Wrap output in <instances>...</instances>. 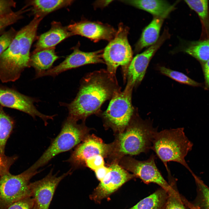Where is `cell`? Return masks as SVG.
<instances>
[{"label": "cell", "instance_id": "obj_30", "mask_svg": "<svg viewBox=\"0 0 209 209\" xmlns=\"http://www.w3.org/2000/svg\"><path fill=\"white\" fill-rule=\"evenodd\" d=\"M17 158L16 156H8L0 154V177L9 172L10 168Z\"/></svg>", "mask_w": 209, "mask_h": 209}, {"label": "cell", "instance_id": "obj_32", "mask_svg": "<svg viewBox=\"0 0 209 209\" xmlns=\"http://www.w3.org/2000/svg\"><path fill=\"white\" fill-rule=\"evenodd\" d=\"M104 157L101 155L92 156L87 159L85 163V166L94 171L104 165Z\"/></svg>", "mask_w": 209, "mask_h": 209}, {"label": "cell", "instance_id": "obj_20", "mask_svg": "<svg viewBox=\"0 0 209 209\" xmlns=\"http://www.w3.org/2000/svg\"><path fill=\"white\" fill-rule=\"evenodd\" d=\"M164 19L154 17L152 21L144 29L136 44L135 48L136 52L140 51L144 48L151 46L157 42Z\"/></svg>", "mask_w": 209, "mask_h": 209}, {"label": "cell", "instance_id": "obj_16", "mask_svg": "<svg viewBox=\"0 0 209 209\" xmlns=\"http://www.w3.org/2000/svg\"><path fill=\"white\" fill-rule=\"evenodd\" d=\"M73 35L67 26H63L60 22L53 21L50 29L38 38L32 53L55 47L57 44Z\"/></svg>", "mask_w": 209, "mask_h": 209}, {"label": "cell", "instance_id": "obj_34", "mask_svg": "<svg viewBox=\"0 0 209 209\" xmlns=\"http://www.w3.org/2000/svg\"><path fill=\"white\" fill-rule=\"evenodd\" d=\"M97 179L100 181H102L109 171V167L104 165L94 171Z\"/></svg>", "mask_w": 209, "mask_h": 209}, {"label": "cell", "instance_id": "obj_17", "mask_svg": "<svg viewBox=\"0 0 209 209\" xmlns=\"http://www.w3.org/2000/svg\"><path fill=\"white\" fill-rule=\"evenodd\" d=\"M125 1L131 5L150 13L154 17L164 19L167 17L175 8V4L172 5L165 0H132Z\"/></svg>", "mask_w": 209, "mask_h": 209}, {"label": "cell", "instance_id": "obj_14", "mask_svg": "<svg viewBox=\"0 0 209 209\" xmlns=\"http://www.w3.org/2000/svg\"><path fill=\"white\" fill-rule=\"evenodd\" d=\"M101 51L86 52L76 47L73 52L60 64L41 74L39 77L45 76H55L67 70L85 65L105 63Z\"/></svg>", "mask_w": 209, "mask_h": 209}, {"label": "cell", "instance_id": "obj_35", "mask_svg": "<svg viewBox=\"0 0 209 209\" xmlns=\"http://www.w3.org/2000/svg\"><path fill=\"white\" fill-rule=\"evenodd\" d=\"M203 69L205 80V88H209V60L203 63Z\"/></svg>", "mask_w": 209, "mask_h": 209}, {"label": "cell", "instance_id": "obj_33", "mask_svg": "<svg viewBox=\"0 0 209 209\" xmlns=\"http://www.w3.org/2000/svg\"><path fill=\"white\" fill-rule=\"evenodd\" d=\"M16 3L13 0H0V17L12 13V8L15 7Z\"/></svg>", "mask_w": 209, "mask_h": 209}, {"label": "cell", "instance_id": "obj_29", "mask_svg": "<svg viewBox=\"0 0 209 209\" xmlns=\"http://www.w3.org/2000/svg\"><path fill=\"white\" fill-rule=\"evenodd\" d=\"M17 32L12 27L0 36V55L9 46Z\"/></svg>", "mask_w": 209, "mask_h": 209}, {"label": "cell", "instance_id": "obj_22", "mask_svg": "<svg viewBox=\"0 0 209 209\" xmlns=\"http://www.w3.org/2000/svg\"><path fill=\"white\" fill-rule=\"evenodd\" d=\"M193 177L197 186V196L192 202L185 198V204L190 209H209V187L195 174Z\"/></svg>", "mask_w": 209, "mask_h": 209}, {"label": "cell", "instance_id": "obj_21", "mask_svg": "<svg viewBox=\"0 0 209 209\" xmlns=\"http://www.w3.org/2000/svg\"><path fill=\"white\" fill-rule=\"evenodd\" d=\"M168 192L161 188L129 209H164Z\"/></svg>", "mask_w": 209, "mask_h": 209}, {"label": "cell", "instance_id": "obj_10", "mask_svg": "<svg viewBox=\"0 0 209 209\" xmlns=\"http://www.w3.org/2000/svg\"><path fill=\"white\" fill-rule=\"evenodd\" d=\"M36 100L24 95L15 89L0 85V105L25 112L35 118H40L45 125L49 120H53L55 115H46L40 112L34 105Z\"/></svg>", "mask_w": 209, "mask_h": 209}, {"label": "cell", "instance_id": "obj_19", "mask_svg": "<svg viewBox=\"0 0 209 209\" xmlns=\"http://www.w3.org/2000/svg\"><path fill=\"white\" fill-rule=\"evenodd\" d=\"M59 58L55 47L42 50L30 54L29 64L36 72V77L51 69L54 62Z\"/></svg>", "mask_w": 209, "mask_h": 209}, {"label": "cell", "instance_id": "obj_27", "mask_svg": "<svg viewBox=\"0 0 209 209\" xmlns=\"http://www.w3.org/2000/svg\"><path fill=\"white\" fill-rule=\"evenodd\" d=\"M159 70L161 73L180 83L193 86H200L201 84L189 78L184 74L176 71L161 66Z\"/></svg>", "mask_w": 209, "mask_h": 209}, {"label": "cell", "instance_id": "obj_9", "mask_svg": "<svg viewBox=\"0 0 209 209\" xmlns=\"http://www.w3.org/2000/svg\"><path fill=\"white\" fill-rule=\"evenodd\" d=\"M109 171L89 196L91 200L100 204L126 182L136 178L114 161L108 167Z\"/></svg>", "mask_w": 209, "mask_h": 209}, {"label": "cell", "instance_id": "obj_4", "mask_svg": "<svg viewBox=\"0 0 209 209\" xmlns=\"http://www.w3.org/2000/svg\"><path fill=\"white\" fill-rule=\"evenodd\" d=\"M68 116L64 122L61 130L39 158L28 169L37 171L47 164L57 155L68 151L78 145L88 136V130L83 124Z\"/></svg>", "mask_w": 209, "mask_h": 209}, {"label": "cell", "instance_id": "obj_26", "mask_svg": "<svg viewBox=\"0 0 209 209\" xmlns=\"http://www.w3.org/2000/svg\"><path fill=\"white\" fill-rule=\"evenodd\" d=\"M186 3L197 14L206 31H209V16L207 0H185Z\"/></svg>", "mask_w": 209, "mask_h": 209}, {"label": "cell", "instance_id": "obj_28", "mask_svg": "<svg viewBox=\"0 0 209 209\" xmlns=\"http://www.w3.org/2000/svg\"><path fill=\"white\" fill-rule=\"evenodd\" d=\"M26 12L23 8L16 12L0 17V31L8 26L16 22L23 17V15Z\"/></svg>", "mask_w": 209, "mask_h": 209}, {"label": "cell", "instance_id": "obj_8", "mask_svg": "<svg viewBox=\"0 0 209 209\" xmlns=\"http://www.w3.org/2000/svg\"><path fill=\"white\" fill-rule=\"evenodd\" d=\"M156 156L152 154L147 159L136 160L131 156H125L120 161V165L130 171L136 178L140 179L146 184L153 183L168 191L170 185L165 179L155 163Z\"/></svg>", "mask_w": 209, "mask_h": 209}, {"label": "cell", "instance_id": "obj_13", "mask_svg": "<svg viewBox=\"0 0 209 209\" xmlns=\"http://www.w3.org/2000/svg\"><path fill=\"white\" fill-rule=\"evenodd\" d=\"M170 35L165 30L157 42L142 53L136 55L131 60L124 77L127 81V84L133 87L140 82L145 75L151 58Z\"/></svg>", "mask_w": 209, "mask_h": 209}, {"label": "cell", "instance_id": "obj_7", "mask_svg": "<svg viewBox=\"0 0 209 209\" xmlns=\"http://www.w3.org/2000/svg\"><path fill=\"white\" fill-rule=\"evenodd\" d=\"M40 172L28 168L19 174L13 175L9 172L0 177V209H6L14 203L31 197L30 181Z\"/></svg>", "mask_w": 209, "mask_h": 209}, {"label": "cell", "instance_id": "obj_11", "mask_svg": "<svg viewBox=\"0 0 209 209\" xmlns=\"http://www.w3.org/2000/svg\"><path fill=\"white\" fill-rule=\"evenodd\" d=\"M112 149V143L106 144L94 135H88L65 161L70 163L74 167L84 166L86 161L92 156L101 155L105 157L110 155Z\"/></svg>", "mask_w": 209, "mask_h": 209}, {"label": "cell", "instance_id": "obj_2", "mask_svg": "<svg viewBox=\"0 0 209 209\" xmlns=\"http://www.w3.org/2000/svg\"><path fill=\"white\" fill-rule=\"evenodd\" d=\"M151 122L134 117L122 132L119 133L112 143L110 155L118 161L126 155L147 153L151 149L154 135L157 131Z\"/></svg>", "mask_w": 209, "mask_h": 209}, {"label": "cell", "instance_id": "obj_36", "mask_svg": "<svg viewBox=\"0 0 209 209\" xmlns=\"http://www.w3.org/2000/svg\"><path fill=\"white\" fill-rule=\"evenodd\" d=\"M32 209H36V208L35 205H34V207H33V208H32Z\"/></svg>", "mask_w": 209, "mask_h": 209}, {"label": "cell", "instance_id": "obj_25", "mask_svg": "<svg viewBox=\"0 0 209 209\" xmlns=\"http://www.w3.org/2000/svg\"><path fill=\"white\" fill-rule=\"evenodd\" d=\"M169 189L164 209H186L184 198L179 193L176 186V181L171 174L168 175Z\"/></svg>", "mask_w": 209, "mask_h": 209}, {"label": "cell", "instance_id": "obj_1", "mask_svg": "<svg viewBox=\"0 0 209 209\" xmlns=\"http://www.w3.org/2000/svg\"><path fill=\"white\" fill-rule=\"evenodd\" d=\"M116 75L101 69L89 73L82 79L74 99L66 104L69 116L76 120H84L98 113L103 103L120 91Z\"/></svg>", "mask_w": 209, "mask_h": 209}, {"label": "cell", "instance_id": "obj_23", "mask_svg": "<svg viewBox=\"0 0 209 209\" xmlns=\"http://www.w3.org/2000/svg\"><path fill=\"white\" fill-rule=\"evenodd\" d=\"M186 53L203 63L209 60V39L189 42L183 50Z\"/></svg>", "mask_w": 209, "mask_h": 209}, {"label": "cell", "instance_id": "obj_15", "mask_svg": "<svg viewBox=\"0 0 209 209\" xmlns=\"http://www.w3.org/2000/svg\"><path fill=\"white\" fill-rule=\"evenodd\" d=\"M67 26L73 35H80L95 42L101 39L110 41L114 37L116 32L109 26L89 21H81Z\"/></svg>", "mask_w": 209, "mask_h": 209}, {"label": "cell", "instance_id": "obj_3", "mask_svg": "<svg viewBox=\"0 0 209 209\" xmlns=\"http://www.w3.org/2000/svg\"><path fill=\"white\" fill-rule=\"evenodd\" d=\"M193 143L186 136L183 128L165 129L157 131L152 141L151 149L163 163L167 171V163L175 162L182 165L194 174L185 158L192 149Z\"/></svg>", "mask_w": 209, "mask_h": 209}, {"label": "cell", "instance_id": "obj_5", "mask_svg": "<svg viewBox=\"0 0 209 209\" xmlns=\"http://www.w3.org/2000/svg\"><path fill=\"white\" fill-rule=\"evenodd\" d=\"M132 89L127 85L124 91L116 93L102 114L105 124L118 133L124 130L134 116L131 103Z\"/></svg>", "mask_w": 209, "mask_h": 209}, {"label": "cell", "instance_id": "obj_12", "mask_svg": "<svg viewBox=\"0 0 209 209\" xmlns=\"http://www.w3.org/2000/svg\"><path fill=\"white\" fill-rule=\"evenodd\" d=\"M70 169L59 176L53 174V169L44 178L30 183L31 196L33 198L36 209H49L54 194L58 184L70 174Z\"/></svg>", "mask_w": 209, "mask_h": 209}, {"label": "cell", "instance_id": "obj_6", "mask_svg": "<svg viewBox=\"0 0 209 209\" xmlns=\"http://www.w3.org/2000/svg\"><path fill=\"white\" fill-rule=\"evenodd\" d=\"M128 31L127 27L120 24L114 37L103 53L102 57L107 65V70L111 74L116 75L117 68L121 66L124 76L132 59V52L127 38Z\"/></svg>", "mask_w": 209, "mask_h": 209}, {"label": "cell", "instance_id": "obj_18", "mask_svg": "<svg viewBox=\"0 0 209 209\" xmlns=\"http://www.w3.org/2000/svg\"><path fill=\"white\" fill-rule=\"evenodd\" d=\"M72 0H30L26 2L31 13L34 16L43 18L48 14L71 5Z\"/></svg>", "mask_w": 209, "mask_h": 209}, {"label": "cell", "instance_id": "obj_24", "mask_svg": "<svg viewBox=\"0 0 209 209\" xmlns=\"http://www.w3.org/2000/svg\"><path fill=\"white\" fill-rule=\"evenodd\" d=\"M14 122L12 118L0 105V154H5L6 145L13 130Z\"/></svg>", "mask_w": 209, "mask_h": 209}, {"label": "cell", "instance_id": "obj_31", "mask_svg": "<svg viewBox=\"0 0 209 209\" xmlns=\"http://www.w3.org/2000/svg\"><path fill=\"white\" fill-rule=\"evenodd\" d=\"M34 205L33 198L29 197L14 203L6 209H32Z\"/></svg>", "mask_w": 209, "mask_h": 209}]
</instances>
